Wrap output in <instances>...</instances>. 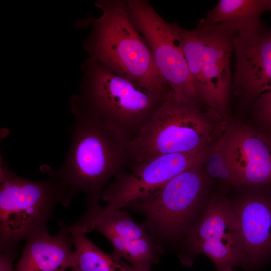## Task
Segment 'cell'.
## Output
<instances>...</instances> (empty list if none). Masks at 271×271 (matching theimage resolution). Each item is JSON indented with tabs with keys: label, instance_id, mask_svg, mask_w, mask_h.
<instances>
[{
	"label": "cell",
	"instance_id": "ac0fdd59",
	"mask_svg": "<svg viewBox=\"0 0 271 271\" xmlns=\"http://www.w3.org/2000/svg\"><path fill=\"white\" fill-rule=\"evenodd\" d=\"M255 108L258 117L271 127V91L260 95Z\"/></svg>",
	"mask_w": 271,
	"mask_h": 271
},
{
	"label": "cell",
	"instance_id": "6da1fadb",
	"mask_svg": "<svg viewBox=\"0 0 271 271\" xmlns=\"http://www.w3.org/2000/svg\"><path fill=\"white\" fill-rule=\"evenodd\" d=\"M70 106L74 116L70 146L60 168L51 170L66 184L71 198L84 193L86 208L92 207L99 204L104 187L129 157L127 140L89 112Z\"/></svg>",
	"mask_w": 271,
	"mask_h": 271
},
{
	"label": "cell",
	"instance_id": "277c9868",
	"mask_svg": "<svg viewBox=\"0 0 271 271\" xmlns=\"http://www.w3.org/2000/svg\"><path fill=\"white\" fill-rule=\"evenodd\" d=\"M81 69L80 90L71 96L70 105L89 112L124 137L128 130L138 129L171 94L147 89L90 57Z\"/></svg>",
	"mask_w": 271,
	"mask_h": 271
},
{
	"label": "cell",
	"instance_id": "3957f363",
	"mask_svg": "<svg viewBox=\"0 0 271 271\" xmlns=\"http://www.w3.org/2000/svg\"><path fill=\"white\" fill-rule=\"evenodd\" d=\"M226 130L224 116L178 102L171 94L127 140V148L138 164L162 155L209 148Z\"/></svg>",
	"mask_w": 271,
	"mask_h": 271
},
{
	"label": "cell",
	"instance_id": "52a82bcc",
	"mask_svg": "<svg viewBox=\"0 0 271 271\" xmlns=\"http://www.w3.org/2000/svg\"><path fill=\"white\" fill-rule=\"evenodd\" d=\"M201 167L183 172L152 195L126 207L145 216L144 224L163 249L166 244L186 236L194 225L206 187Z\"/></svg>",
	"mask_w": 271,
	"mask_h": 271
},
{
	"label": "cell",
	"instance_id": "30bf717a",
	"mask_svg": "<svg viewBox=\"0 0 271 271\" xmlns=\"http://www.w3.org/2000/svg\"><path fill=\"white\" fill-rule=\"evenodd\" d=\"M213 147L195 152L160 155L134 164L130 172H119L102 193L106 203L103 209L120 210L149 197L183 172L202 166Z\"/></svg>",
	"mask_w": 271,
	"mask_h": 271
},
{
	"label": "cell",
	"instance_id": "2e32d148",
	"mask_svg": "<svg viewBox=\"0 0 271 271\" xmlns=\"http://www.w3.org/2000/svg\"><path fill=\"white\" fill-rule=\"evenodd\" d=\"M69 228L75 248L71 271H136L123 259L97 247L88 238L86 233L73 225H69Z\"/></svg>",
	"mask_w": 271,
	"mask_h": 271
},
{
	"label": "cell",
	"instance_id": "ffe728a7",
	"mask_svg": "<svg viewBox=\"0 0 271 271\" xmlns=\"http://www.w3.org/2000/svg\"><path fill=\"white\" fill-rule=\"evenodd\" d=\"M220 271H233L232 268H227Z\"/></svg>",
	"mask_w": 271,
	"mask_h": 271
},
{
	"label": "cell",
	"instance_id": "d6986e66",
	"mask_svg": "<svg viewBox=\"0 0 271 271\" xmlns=\"http://www.w3.org/2000/svg\"><path fill=\"white\" fill-rule=\"evenodd\" d=\"M16 248H7L1 250L0 271H14L13 262L17 257Z\"/></svg>",
	"mask_w": 271,
	"mask_h": 271
},
{
	"label": "cell",
	"instance_id": "e0dca14e",
	"mask_svg": "<svg viewBox=\"0 0 271 271\" xmlns=\"http://www.w3.org/2000/svg\"><path fill=\"white\" fill-rule=\"evenodd\" d=\"M221 139L214 146L203 164L210 177L234 184Z\"/></svg>",
	"mask_w": 271,
	"mask_h": 271
},
{
	"label": "cell",
	"instance_id": "7c38bea8",
	"mask_svg": "<svg viewBox=\"0 0 271 271\" xmlns=\"http://www.w3.org/2000/svg\"><path fill=\"white\" fill-rule=\"evenodd\" d=\"M234 82L248 97L271 91V30L237 34Z\"/></svg>",
	"mask_w": 271,
	"mask_h": 271
},
{
	"label": "cell",
	"instance_id": "8992f818",
	"mask_svg": "<svg viewBox=\"0 0 271 271\" xmlns=\"http://www.w3.org/2000/svg\"><path fill=\"white\" fill-rule=\"evenodd\" d=\"M183 52L199 100L224 116L231 84L230 60L237 34L203 19L191 30L176 23Z\"/></svg>",
	"mask_w": 271,
	"mask_h": 271
},
{
	"label": "cell",
	"instance_id": "5bb4252c",
	"mask_svg": "<svg viewBox=\"0 0 271 271\" xmlns=\"http://www.w3.org/2000/svg\"><path fill=\"white\" fill-rule=\"evenodd\" d=\"M247 265H257L271 254V199L251 196L232 206Z\"/></svg>",
	"mask_w": 271,
	"mask_h": 271
},
{
	"label": "cell",
	"instance_id": "7a4b0ae2",
	"mask_svg": "<svg viewBox=\"0 0 271 271\" xmlns=\"http://www.w3.org/2000/svg\"><path fill=\"white\" fill-rule=\"evenodd\" d=\"M97 18L88 16L76 23L92 30L83 43L89 57L113 73L151 90L171 91L157 68L144 38L132 24L126 0H99Z\"/></svg>",
	"mask_w": 271,
	"mask_h": 271
},
{
	"label": "cell",
	"instance_id": "8fae6325",
	"mask_svg": "<svg viewBox=\"0 0 271 271\" xmlns=\"http://www.w3.org/2000/svg\"><path fill=\"white\" fill-rule=\"evenodd\" d=\"M221 142L234 184L271 183V139L248 127L227 130Z\"/></svg>",
	"mask_w": 271,
	"mask_h": 271
},
{
	"label": "cell",
	"instance_id": "5b68a950",
	"mask_svg": "<svg viewBox=\"0 0 271 271\" xmlns=\"http://www.w3.org/2000/svg\"><path fill=\"white\" fill-rule=\"evenodd\" d=\"M43 165L42 180L24 178L0 157V247L17 248L19 243L43 228L55 207L67 206L72 199L66 184Z\"/></svg>",
	"mask_w": 271,
	"mask_h": 271
},
{
	"label": "cell",
	"instance_id": "4fadbf2b",
	"mask_svg": "<svg viewBox=\"0 0 271 271\" xmlns=\"http://www.w3.org/2000/svg\"><path fill=\"white\" fill-rule=\"evenodd\" d=\"M59 224L55 236L45 228L26 240L15 271H66L73 267L75 255L69 225L63 222Z\"/></svg>",
	"mask_w": 271,
	"mask_h": 271
},
{
	"label": "cell",
	"instance_id": "9c48e42d",
	"mask_svg": "<svg viewBox=\"0 0 271 271\" xmlns=\"http://www.w3.org/2000/svg\"><path fill=\"white\" fill-rule=\"evenodd\" d=\"M185 236L187 252L180 257L184 265H192L199 254L208 257L217 271L247 265L237 219L232 205L223 197L212 198Z\"/></svg>",
	"mask_w": 271,
	"mask_h": 271
},
{
	"label": "cell",
	"instance_id": "9a60e30c",
	"mask_svg": "<svg viewBox=\"0 0 271 271\" xmlns=\"http://www.w3.org/2000/svg\"><path fill=\"white\" fill-rule=\"evenodd\" d=\"M271 11V0H220L204 21L237 34L261 29L260 17Z\"/></svg>",
	"mask_w": 271,
	"mask_h": 271
},
{
	"label": "cell",
	"instance_id": "ba28073f",
	"mask_svg": "<svg viewBox=\"0 0 271 271\" xmlns=\"http://www.w3.org/2000/svg\"><path fill=\"white\" fill-rule=\"evenodd\" d=\"M126 1L130 19L146 42L174 99L197 106L199 100L182 49L176 23L165 21L148 1Z\"/></svg>",
	"mask_w": 271,
	"mask_h": 271
}]
</instances>
